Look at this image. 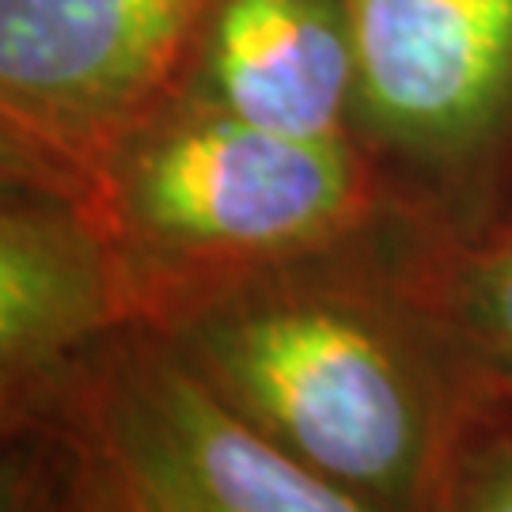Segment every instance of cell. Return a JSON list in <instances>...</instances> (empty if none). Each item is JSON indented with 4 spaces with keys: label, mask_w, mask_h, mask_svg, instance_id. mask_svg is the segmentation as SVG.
<instances>
[{
    "label": "cell",
    "mask_w": 512,
    "mask_h": 512,
    "mask_svg": "<svg viewBox=\"0 0 512 512\" xmlns=\"http://www.w3.org/2000/svg\"><path fill=\"white\" fill-rule=\"evenodd\" d=\"M380 224L228 281L156 327L361 512L440 509L475 403L403 266L376 251Z\"/></svg>",
    "instance_id": "1"
},
{
    "label": "cell",
    "mask_w": 512,
    "mask_h": 512,
    "mask_svg": "<svg viewBox=\"0 0 512 512\" xmlns=\"http://www.w3.org/2000/svg\"><path fill=\"white\" fill-rule=\"evenodd\" d=\"M80 198L137 319L372 228L384 171L357 141H304L167 95L92 167Z\"/></svg>",
    "instance_id": "2"
},
{
    "label": "cell",
    "mask_w": 512,
    "mask_h": 512,
    "mask_svg": "<svg viewBox=\"0 0 512 512\" xmlns=\"http://www.w3.org/2000/svg\"><path fill=\"white\" fill-rule=\"evenodd\" d=\"M65 512H361L262 437L164 327L126 319L35 384Z\"/></svg>",
    "instance_id": "3"
},
{
    "label": "cell",
    "mask_w": 512,
    "mask_h": 512,
    "mask_svg": "<svg viewBox=\"0 0 512 512\" xmlns=\"http://www.w3.org/2000/svg\"><path fill=\"white\" fill-rule=\"evenodd\" d=\"M353 137L384 171L475 175L512 133V0H346Z\"/></svg>",
    "instance_id": "4"
},
{
    "label": "cell",
    "mask_w": 512,
    "mask_h": 512,
    "mask_svg": "<svg viewBox=\"0 0 512 512\" xmlns=\"http://www.w3.org/2000/svg\"><path fill=\"white\" fill-rule=\"evenodd\" d=\"M209 0H0V126L88 183L175 92Z\"/></svg>",
    "instance_id": "5"
},
{
    "label": "cell",
    "mask_w": 512,
    "mask_h": 512,
    "mask_svg": "<svg viewBox=\"0 0 512 512\" xmlns=\"http://www.w3.org/2000/svg\"><path fill=\"white\" fill-rule=\"evenodd\" d=\"M171 95L304 141H357L346 0H209Z\"/></svg>",
    "instance_id": "6"
},
{
    "label": "cell",
    "mask_w": 512,
    "mask_h": 512,
    "mask_svg": "<svg viewBox=\"0 0 512 512\" xmlns=\"http://www.w3.org/2000/svg\"><path fill=\"white\" fill-rule=\"evenodd\" d=\"M126 319V274L80 194L0 198V384L35 387Z\"/></svg>",
    "instance_id": "7"
},
{
    "label": "cell",
    "mask_w": 512,
    "mask_h": 512,
    "mask_svg": "<svg viewBox=\"0 0 512 512\" xmlns=\"http://www.w3.org/2000/svg\"><path fill=\"white\" fill-rule=\"evenodd\" d=\"M406 289L437 327L463 384L478 399L512 403V228L444 247L429 270L403 258Z\"/></svg>",
    "instance_id": "8"
},
{
    "label": "cell",
    "mask_w": 512,
    "mask_h": 512,
    "mask_svg": "<svg viewBox=\"0 0 512 512\" xmlns=\"http://www.w3.org/2000/svg\"><path fill=\"white\" fill-rule=\"evenodd\" d=\"M0 512H65V463L35 418L0 429Z\"/></svg>",
    "instance_id": "9"
},
{
    "label": "cell",
    "mask_w": 512,
    "mask_h": 512,
    "mask_svg": "<svg viewBox=\"0 0 512 512\" xmlns=\"http://www.w3.org/2000/svg\"><path fill=\"white\" fill-rule=\"evenodd\" d=\"M440 509L512 512V429L478 433L471 421L448 463Z\"/></svg>",
    "instance_id": "10"
},
{
    "label": "cell",
    "mask_w": 512,
    "mask_h": 512,
    "mask_svg": "<svg viewBox=\"0 0 512 512\" xmlns=\"http://www.w3.org/2000/svg\"><path fill=\"white\" fill-rule=\"evenodd\" d=\"M84 183L73 171L46 160L38 148L19 141L12 129L0 126V198L19 194H80Z\"/></svg>",
    "instance_id": "11"
},
{
    "label": "cell",
    "mask_w": 512,
    "mask_h": 512,
    "mask_svg": "<svg viewBox=\"0 0 512 512\" xmlns=\"http://www.w3.org/2000/svg\"><path fill=\"white\" fill-rule=\"evenodd\" d=\"M27 418H35V387L0 384V429H8V425Z\"/></svg>",
    "instance_id": "12"
}]
</instances>
